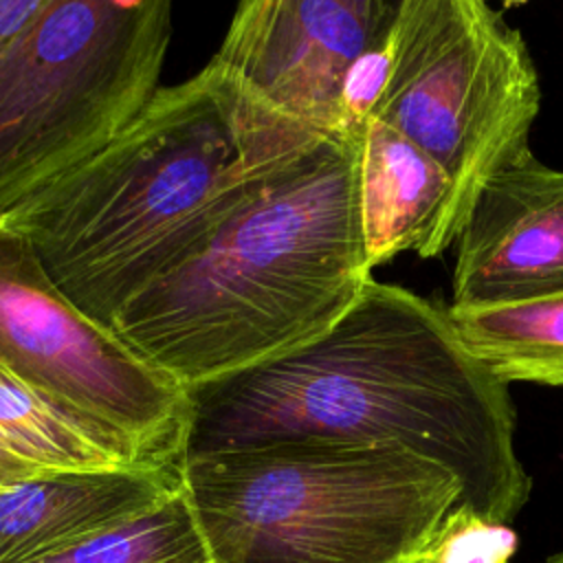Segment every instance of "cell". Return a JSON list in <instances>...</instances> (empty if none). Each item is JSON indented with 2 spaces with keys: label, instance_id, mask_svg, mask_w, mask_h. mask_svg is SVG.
Here are the masks:
<instances>
[{
  "label": "cell",
  "instance_id": "ffe728a7",
  "mask_svg": "<svg viewBox=\"0 0 563 563\" xmlns=\"http://www.w3.org/2000/svg\"><path fill=\"white\" fill-rule=\"evenodd\" d=\"M391 11H398V4H400V0H383Z\"/></svg>",
  "mask_w": 563,
  "mask_h": 563
},
{
  "label": "cell",
  "instance_id": "277c9868",
  "mask_svg": "<svg viewBox=\"0 0 563 563\" xmlns=\"http://www.w3.org/2000/svg\"><path fill=\"white\" fill-rule=\"evenodd\" d=\"M213 563H416L460 484L396 446L295 440L185 455Z\"/></svg>",
  "mask_w": 563,
  "mask_h": 563
},
{
  "label": "cell",
  "instance_id": "4fadbf2b",
  "mask_svg": "<svg viewBox=\"0 0 563 563\" xmlns=\"http://www.w3.org/2000/svg\"><path fill=\"white\" fill-rule=\"evenodd\" d=\"M446 310L462 343L499 380L563 387V292Z\"/></svg>",
  "mask_w": 563,
  "mask_h": 563
},
{
  "label": "cell",
  "instance_id": "d6986e66",
  "mask_svg": "<svg viewBox=\"0 0 563 563\" xmlns=\"http://www.w3.org/2000/svg\"><path fill=\"white\" fill-rule=\"evenodd\" d=\"M528 0H501V4H504V9H517V7H521V4H526Z\"/></svg>",
  "mask_w": 563,
  "mask_h": 563
},
{
  "label": "cell",
  "instance_id": "5b68a950",
  "mask_svg": "<svg viewBox=\"0 0 563 563\" xmlns=\"http://www.w3.org/2000/svg\"><path fill=\"white\" fill-rule=\"evenodd\" d=\"M172 13L174 0H46L0 46V216L143 112Z\"/></svg>",
  "mask_w": 563,
  "mask_h": 563
},
{
  "label": "cell",
  "instance_id": "44dd1931",
  "mask_svg": "<svg viewBox=\"0 0 563 563\" xmlns=\"http://www.w3.org/2000/svg\"><path fill=\"white\" fill-rule=\"evenodd\" d=\"M545 563H563V552H559V554H554V556H550Z\"/></svg>",
  "mask_w": 563,
  "mask_h": 563
},
{
  "label": "cell",
  "instance_id": "52a82bcc",
  "mask_svg": "<svg viewBox=\"0 0 563 563\" xmlns=\"http://www.w3.org/2000/svg\"><path fill=\"white\" fill-rule=\"evenodd\" d=\"M0 363L62 402L180 464L189 398L75 308L29 240L0 216Z\"/></svg>",
  "mask_w": 563,
  "mask_h": 563
},
{
  "label": "cell",
  "instance_id": "9a60e30c",
  "mask_svg": "<svg viewBox=\"0 0 563 563\" xmlns=\"http://www.w3.org/2000/svg\"><path fill=\"white\" fill-rule=\"evenodd\" d=\"M517 534L510 523L455 504L416 563H512Z\"/></svg>",
  "mask_w": 563,
  "mask_h": 563
},
{
  "label": "cell",
  "instance_id": "3957f363",
  "mask_svg": "<svg viewBox=\"0 0 563 563\" xmlns=\"http://www.w3.org/2000/svg\"><path fill=\"white\" fill-rule=\"evenodd\" d=\"M369 279L358 132L328 134L266 174L117 312L110 332L189 391L323 334Z\"/></svg>",
  "mask_w": 563,
  "mask_h": 563
},
{
  "label": "cell",
  "instance_id": "e0dca14e",
  "mask_svg": "<svg viewBox=\"0 0 563 563\" xmlns=\"http://www.w3.org/2000/svg\"><path fill=\"white\" fill-rule=\"evenodd\" d=\"M44 473H51V471H44L42 466L29 462L26 457H22L20 453H15L2 438H0V490L18 484V482H24L29 477H35V475H44Z\"/></svg>",
  "mask_w": 563,
  "mask_h": 563
},
{
  "label": "cell",
  "instance_id": "6da1fadb",
  "mask_svg": "<svg viewBox=\"0 0 563 563\" xmlns=\"http://www.w3.org/2000/svg\"><path fill=\"white\" fill-rule=\"evenodd\" d=\"M187 398L183 457L295 440L396 446L449 471L457 504L495 521L530 499L508 383L468 352L446 306L374 277L323 334Z\"/></svg>",
  "mask_w": 563,
  "mask_h": 563
},
{
  "label": "cell",
  "instance_id": "5bb4252c",
  "mask_svg": "<svg viewBox=\"0 0 563 563\" xmlns=\"http://www.w3.org/2000/svg\"><path fill=\"white\" fill-rule=\"evenodd\" d=\"M31 563H213L183 486L167 501Z\"/></svg>",
  "mask_w": 563,
  "mask_h": 563
},
{
  "label": "cell",
  "instance_id": "7c38bea8",
  "mask_svg": "<svg viewBox=\"0 0 563 563\" xmlns=\"http://www.w3.org/2000/svg\"><path fill=\"white\" fill-rule=\"evenodd\" d=\"M0 438L51 473L163 464L101 420L62 402L0 363Z\"/></svg>",
  "mask_w": 563,
  "mask_h": 563
},
{
  "label": "cell",
  "instance_id": "2e32d148",
  "mask_svg": "<svg viewBox=\"0 0 563 563\" xmlns=\"http://www.w3.org/2000/svg\"><path fill=\"white\" fill-rule=\"evenodd\" d=\"M389 64L391 42L387 37L385 42L361 55L347 70L341 90V117L345 132H358L365 119L374 112V106L387 81Z\"/></svg>",
  "mask_w": 563,
  "mask_h": 563
},
{
  "label": "cell",
  "instance_id": "8fae6325",
  "mask_svg": "<svg viewBox=\"0 0 563 563\" xmlns=\"http://www.w3.org/2000/svg\"><path fill=\"white\" fill-rule=\"evenodd\" d=\"M358 207L372 271L402 251L438 257L457 240L449 174L376 117L358 130Z\"/></svg>",
  "mask_w": 563,
  "mask_h": 563
},
{
  "label": "cell",
  "instance_id": "8992f818",
  "mask_svg": "<svg viewBox=\"0 0 563 563\" xmlns=\"http://www.w3.org/2000/svg\"><path fill=\"white\" fill-rule=\"evenodd\" d=\"M391 64L369 117L422 147L455 189L460 235L482 185L530 150L539 75L488 0H400Z\"/></svg>",
  "mask_w": 563,
  "mask_h": 563
},
{
  "label": "cell",
  "instance_id": "30bf717a",
  "mask_svg": "<svg viewBox=\"0 0 563 563\" xmlns=\"http://www.w3.org/2000/svg\"><path fill=\"white\" fill-rule=\"evenodd\" d=\"M180 490V464L44 473L0 490V563H31Z\"/></svg>",
  "mask_w": 563,
  "mask_h": 563
},
{
  "label": "cell",
  "instance_id": "ba28073f",
  "mask_svg": "<svg viewBox=\"0 0 563 563\" xmlns=\"http://www.w3.org/2000/svg\"><path fill=\"white\" fill-rule=\"evenodd\" d=\"M394 18L383 0H240L211 62L275 114L336 134L345 75Z\"/></svg>",
  "mask_w": 563,
  "mask_h": 563
},
{
  "label": "cell",
  "instance_id": "9c48e42d",
  "mask_svg": "<svg viewBox=\"0 0 563 563\" xmlns=\"http://www.w3.org/2000/svg\"><path fill=\"white\" fill-rule=\"evenodd\" d=\"M455 308L519 303L563 292V169L532 150L477 191L457 235Z\"/></svg>",
  "mask_w": 563,
  "mask_h": 563
},
{
  "label": "cell",
  "instance_id": "7a4b0ae2",
  "mask_svg": "<svg viewBox=\"0 0 563 563\" xmlns=\"http://www.w3.org/2000/svg\"><path fill=\"white\" fill-rule=\"evenodd\" d=\"M323 136L275 114L209 62L161 86L119 136L4 216L59 292L110 330L266 174Z\"/></svg>",
  "mask_w": 563,
  "mask_h": 563
},
{
  "label": "cell",
  "instance_id": "ac0fdd59",
  "mask_svg": "<svg viewBox=\"0 0 563 563\" xmlns=\"http://www.w3.org/2000/svg\"><path fill=\"white\" fill-rule=\"evenodd\" d=\"M46 0H0V46L13 37Z\"/></svg>",
  "mask_w": 563,
  "mask_h": 563
}]
</instances>
